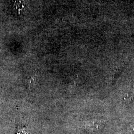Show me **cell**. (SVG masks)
<instances>
[{
    "instance_id": "cell-1",
    "label": "cell",
    "mask_w": 134,
    "mask_h": 134,
    "mask_svg": "<svg viewBox=\"0 0 134 134\" xmlns=\"http://www.w3.org/2000/svg\"><path fill=\"white\" fill-rule=\"evenodd\" d=\"M14 5L16 8L19 11L23 10V8H24V0H16L15 2Z\"/></svg>"
}]
</instances>
